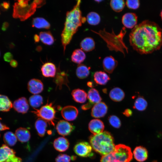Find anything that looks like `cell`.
<instances>
[{"label":"cell","mask_w":162,"mask_h":162,"mask_svg":"<svg viewBox=\"0 0 162 162\" xmlns=\"http://www.w3.org/2000/svg\"><path fill=\"white\" fill-rule=\"evenodd\" d=\"M129 38L134 50L141 54H150L162 46V29L156 23L145 20L132 29Z\"/></svg>","instance_id":"cell-1"},{"label":"cell","mask_w":162,"mask_h":162,"mask_svg":"<svg viewBox=\"0 0 162 162\" xmlns=\"http://www.w3.org/2000/svg\"><path fill=\"white\" fill-rule=\"evenodd\" d=\"M81 3V0L77 1L73 8L66 13L64 27L61 34V41L64 52L79 27L86 21V18L82 16L80 7Z\"/></svg>","instance_id":"cell-2"},{"label":"cell","mask_w":162,"mask_h":162,"mask_svg":"<svg viewBox=\"0 0 162 162\" xmlns=\"http://www.w3.org/2000/svg\"><path fill=\"white\" fill-rule=\"evenodd\" d=\"M89 140L93 150L102 156L112 152L115 148L113 137L107 131L91 135Z\"/></svg>","instance_id":"cell-3"},{"label":"cell","mask_w":162,"mask_h":162,"mask_svg":"<svg viewBox=\"0 0 162 162\" xmlns=\"http://www.w3.org/2000/svg\"><path fill=\"white\" fill-rule=\"evenodd\" d=\"M132 158L130 148L124 145L120 144L115 146L112 152L103 156L100 162H130Z\"/></svg>","instance_id":"cell-4"},{"label":"cell","mask_w":162,"mask_h":162,"mask_svg":"<svg viewBox=\"0 0 162 162\" xmlns=\"http://www.w3.org/2000/svg\"><path fill=\"white\" fill-rule=\"evenodd\" d=\"M28 0H18L14 3L13 7V17L19 18L21 21L27 19L35 12L37 5L34 1L30 4Z\"/></svg>","instance_id":"cell-5"},{"label":"cell","mask_w":162,"mask_h":162,"mask_svg":"<svg viewBox=\"0 0 162 162\" xmlns=\"http://www.w3.org/2000/svg\"><path fill=\"white\" fill-rule=\"evenodd\" d=\"M32 112L40 118L54 126V121L55 118L56 110L52 103H47L40 109H34Z\"/></svg>","instance_id":"cell-6"},{"label":"cell","mask_w":162,"mask_h":162,"mask_svg":"<svg viewBox=\"0 0 162 162\" xmlns=\"http://www.w3.org/2000/svg\"><path fill=\"white\" fill-rule=\"evenodd\" d=\"M16 152L6 144L0 147V162H22V159L15 155Z\"/></svg>","instance_id":"cell-7"},{"label":"cell","mask_w":162,"mask_h":162,"mask_svg":"<svg viewBox=\"0 0 162 162\" xmlns=\"http://www.w3.org/2000/svg\"><path fill=\"white\" fill-rule=\"evenodd\" d=\"M74 150L77 155L81 157H91L94 155L92 146L86 142H77L74 146Z\"/></svg>","instance_id":"cell-8"},{"label":"cell","mask_w":162,"mask_h":162,"mask_svg":"<svg viewBox=\"0 0 162 162\" xmlns=\"http://www.w3.org/2000/svg\"><path fill=\"white\" fill-rule=\"evenodd\" d=\"M75 128L73 125L64 120H61L58 122L56 126V129L58 133L62 136H66L70 134Z\"/></svg>","instance_id":"cell-9"},{"label":"cell","mask_w":162,"mask_h":162,"mask_svg":"<svg viewBox=\"0 0 162 162\" xmlns=\"http://www.w3.org/2000/svg\"><path fill=\"white\" fill-rule=\"evenodd\" d=\"M61 115L65 120L72 121L77 118L78 111L77 108L73 106H67L64 107L61 110Z\"/></svg>","instance_id":"cell-10"},{"label":"cell","mask_w":162,"mask_h":162,"mask_svg":"<svg viewBox=\"0 0 162 162\" xmlns=\"http://www.w3.org/2000/svg\"><path fill=\"white\" fill-rule=\"evenodd\" d=\"M108 107L104 102H100L94 104L92 108L91 115L92 117L97 118L104 117L107 113Z\"/></svg>","instance_id":"cell-11"},{"label":"cell","mask_w":162,"mask_h":162,"mask_svg":"<svg viewBox=\"0 0 162 162\" xmlns=\"http://www.w3.org/2000/svg\"><path fill=\"white\" fill-rule=\"evenodd\" d=\"M13 106L15 111L22 114L26 113L29 108L28 102L24 97L20 98L15 100L13 104Z\"/></svg>","instance_id":"cell-12"},{"label":"cell","mask_w":162,"mask_h":162,"mask_svg":"<svg viewBox=\"0 0 162 162\" xmlns=\"http://www.w3.org/2000/svg\"><path fill=\"white\" fill-rule=\"evenodd\" d=\"M122 20L123 25L125 27L133 28L137 25V16L135 13H127L123 16Z\"/></svg>","instance_id":"cell-13"},{"label":"cell","mask_w":162,"mask_h":162,"mask_svg":"<svg viewBox=\"0 0 162 162\" xmlns=\"http://www.w3.org/2000/svg\"><path fill=\"white\" fill-rule=\"evenodd\" d=\"M28 89L31 93L37 94L40 93L44 89V85L40 80L36 79L30 80L28 83Z\"/></svg>","instance_id":"cell-14"},{"label":"cell","mask_w":162,"mask_h":162,"mask_svg":"<svg viewBox=\"0 0 162 162\" xmlns=\"http://www.w3.org/2000/svg\"><path fill=\"white\" fill-rule=\"evenodd\" d=\"M53 82L56 84V87L58 88L59 89L62 88L63 85L68 87V84L69 81L67 74L64 71H61L58 68L54 77Z\"/></svg>","instance_id":"cell-15"},{"label":"cell","mask_w":162,"mask_h":162,"mask_svg":"<svg viewBox=\"0 0 162 162\" xmlns=\"http://www.w3.org/2000/svg\"><path fill=\"white\" fill-rule=\"evenodd\" d=\"M104 128L103 122L99 119H92L88 124V129L94 135L103 132Z\"/></svg>","instance_id":"cell-16"},{"label":"cell","mask_w":162,"mask_h":162,"mask_svg":"<svg viewBox=\"0 0 162 162\" xmlns=\"http://www.w3.org/2000/svg\"><path fill=\"white\" fill-rule=\"evenodd\" d=\"M117 61L112 56L105 57L103 61V66L104 70L109 73H112L117 67Z\"/></svg>","instance_id":"cell-17"},{"label":"cell","mask_w":162,"mask_h":162,"mask_svg":"<svg viewBox=\"0 0 162 162\" xmlns=\"http://www.w3.org/2000/svg\"><path fill=\"white\" fill-rule=\"evenodd\" d=\"M41 70L42 75L46 77H54L56 73L55 65L52 63L47 62L42 66Z\"/></svg>","instance_id":"cell-18"},{"label":"cell","mask_w":162,"mask_h":162,"mask_svg":"<svg viewBox=\"0 0 162 162\" xmlns=\"http://www.w3.org/2000/svg\"><path fill=\"white\" fill-rule=\"evenodd\" d=\"M68 140L63 137H58L55 139L53 143V146L56 150L61 152L67 150L69 146Z\"/></svg>","instance_id":"cell-19"},{"label":"cell","mask_w":162,"mask_h":162,"mask_svg":"<svg viewBox=\"0 0 162 162\" xmlns=\"http://www.w3.org/2000/svg\"><path fill=\"white\" fill-rule=\"evenodd\" d=\"M135 159L139 162L146 160L148 156V151L146 148L140 146L136 147L133 151Z\"/></svg>","instance_id":"cell-20"},{"label":"cell","mask_w":162,"mask_h":162,"mask_svg":"<svg viewBox=\"0 0 162 162\" xmlns=\"http://www.w3.org/2000/svg\"><path fill=\"white\" fill-rule=\"evenodd\" d=\"M15 134L19 141L22 142H26L29 141L31 134L29 131L24 128H20L15 131Z\"/></svg>","instance_id":"cell-21"},{"label":"cell","mask_w":162,"mask_h":162,"mask_svg":"<svg viewBox=\"0 0 162 162\" xmlns=\"http://www.w3.org/2000/svg\"><path fill=\"white\" fill-rule=\"evenodd\" d=\"M71 95L74 100L76 102L80 103H84L87 99V95L83 90L77 88L73 90Z\"/></svg>","instance_id":"cell-22"},{"label":"cell","mask_w":162,"mask_h":162,"mask_svg":"<svg viewBox=\"0 0 162 162\" xmlns=\"http://www.w3.org/2000/svg\"><path fill=\"white\" fill-rule=\"evenodd\" d=\"M94 82L100 85H105L110 80L109 76L106 73L102 71H97L93 75Z\"/></svg>","instance_id":"cell-23"},{"label":"cell","mask_w":162,"mask_h":162,"mask_svg":"<svg viewBox=\"0 0 162 162\" xmlns=\"http://www.w3.org/2000/svg\"><path fill=\"white\" fill-rule=\"evenodd\" d=\"M81 49L86 52H89L94 50L95 48V43L91 37H86L83 39L80 43Z\"/></svg>","instance_id":"cell-24"},{"label":"cell","mask_w":162,"mask_h":162,"mask_svg":"<svg viewBox=\"0 0 162 162\" xmlns=\"http://www.w3.org/2000/svg\"><path fill=\"white\" fill-rule=\"evenodd\" d=\"M111 99L115 102H119L122 100L125 97L123 91L118 87H115L111 90L109 93Z\"/></svg>","instance_id":"cell-25"},{"label":"cell","mask_w":162,"mask_h":162,"mask_svg":"<svg viewBox=\"0 0 162 162\" xmlns=\"http://www.w3.org/2000/svg\"><path fill=\"white\" fill-rule=\"evenodd\" d=\"M13 107V104L8 97L0 94V111H9Z\"/></svg>","instance_id":"cell-26"},{"label":"cell","mask_w":162,"mask_h":162,"mask_svg":"<svg viewBox=\"0 0 162 162\" xmlns=\"http://www.w3.org/2000/svg\"><path fill=\"white\" fill-rule=\"evenodd\" d=\"M86 58V55L84 51L79 49L74 50L71 56V61L73 62L79 64L82 62Z\"/></svg>","instance_id":"cell-27"},{"label":"cell","mask_w":162,"mask_h":162,"mask_svg":"<svg viewBox=\"0 0 162 162\" xmlns=\"http://www.w3.org/2000/svg\"><path fill=\"white\" fill-rule=\"evenodd\" d=\"M35 127L38 135L40 137H43L45 135L47 127V122L39 118L35 122Z\"/></svg>","instance_id":"cell-28"},{"label":"cell","mask_w":162,"mask_h":162,"mask_svg":"<svg viewBox=\"0 0 162 162\" xmlns=\"http://www.w3.org/2000/svg\"><path fill=\"white\" fill-rule=\"evenodd\" d=\"M90 69V67H88L83 64H79L76 70L77 77L80 79L86 78L89 74Z\"/></svg>","instance_id":"cell-29"},{"label":"cell","mask_w":162,"mask_h":162,"mask_svg":"<svg viewBox=\"0 0 162 162\" xmlns=\"http://www.w3.org/2000/svg\"><path fill=\"white\" fill-rule=\"evenodd\" d=\"M32 26L38 28L49 29L50 23L45 19L41 17L34 18L32 21Z\"/></svg>","instance_id":"cell-30"},{"label":"cell","mask_w":162,"mask_h":162,"mask_svg":"<svg viewBox=\"0 0 162 162\" xmlns=\"http://www.w3.org/2000/svg\"><path fill=\"white\" fill-rule=\"evenodd\" d=\"M87 98L89 102L93 104L99 103L102 100L98 91L94 88H92L89 90L87 94Z\"/></svg>","instance_id":"cell-31"},{"label":"cell","mask_w":162,"mask_h":162,"mask_svg":"<svg viewBox=\"0 0 162 162\" xmlns=\"http://www.w3.org/2000/svg\"><path fill=\"white\" fill-rule=\"evenodd\" d=\"M39 36L41 41L46 45H50L54 42V38L49 31L41 32Z\"/></svg>","instance_id":"cell-32"},{"label":"cell","mask_w":162,"mask_h":162,"mask_svg":"<svg viewBox=\"0 0 162 162\" xmlns=\"http://www.w3.org/2000/svg\"><path fill=\"white\" fill-rule=\"evenodd\" d=\"M3 140L6 145L12 146L16 144L17 138L15 134L12 132L9 131L4 134Z\"/></svg>","instance_id":"cell-33"},{"label":"cell","mask_w":162,"mask_h":162,"mask_svg":"<svg viewBox=\"0 0 162 162\" xmlns=\"http://www.w3.org/2000/svg\"><path fill=\"white\" fill-rule=\"evenodd\" d=\"M86 19L89 24L93 26L98 24L100 21V15L95 12H91L88 13L87 15Z\"/></svg>","instance_id":"cell-34"},{"label":"cell","mask_w":162,"mask_h":162,"mask_svg":"<svg viewBox=\"0 0 162 162\" xmlns=\"http://www.w3.org/2000/svg\"><path fill=\"white\" fill-rule=\"evenodd\" d=\"M29 102L31 106L34 109L39 107L43 104V98L40 95L34 94L29 98Z\"/></svg>","instance_id":"cell-35"},{"label":"cell","mask_w":162,"mask_h":162,"mask_svg":"<svg viewBox=\"0 0 162 162\" xmlns=\"http://www.w3.org/2000/svg\"><path fill=\"white\" fill-rule=\"evenodd\" d=\"M112 9L115 12H119L122 11L124 8L125 3L123 0H112L110 2Z\"/></svg>","instance_id":"cell-36"},{"label":"cell","mask_w":162,"mask_h":162,"mask_svg":"<svg viewBox=\"0 0 162 162\" xmlns=\"http://www.w3.org/2000/svg\"><path fill=\"white\" fill-rule=\"evenodd\" d=\"M147 104V102L144 98L139 97L136 100L133 107L138 110L142 111L146 109Z\"/></svg>","instance_id":"cell-37"},{"label":"cell","mask_w":162,"mask_h":162,"mask_svg":"<svg viewBox=\"0 0 162 162\" xmlns=\"http://www.w3.org/2000/svg\"><path fill=\"white\" fill-rule=\"evenodd\" d=\"M76 157L74 156H70L65 154H59L56 158V162H70L71 160H74Z\"/></svg>","instance_id":"cell-38"},{"label":"cell","mask_w":162,"mask_h":162,"mask_svg":"<svg viewBox=\"0 0 162 162\" xmlns=\"http://www.w3.org/2000/svg\"><path fill=\"white\" fill-rule=\"evenodd\" d=\"M110 124L113 127L119 128L121 126V122L119 118L115 115L110 116L108 118Z\"/></svg>","instance_id":"cell-39"},{"label":"cell","mask_w":162,"mask_h":162,"mask_svg":"<svg viewBox=\"0 0 162 162\" xmlns=\"http://www.w3.org/2000/svg\"><path fill=\"white\" fill-rule=\"evenodd\" d=\"M126 4L129 8L136 10L139 7L140 3L138 0H128L126 1Z\"/></svg>","instance_id":"cell-40"},{"label":"cell","mask_w":162,"mask_h":162,"mask_svg":"<svg viewBox=\"0 0 162 162\" xmlns=\"http://www.w3.org/2000/svg\"><path fill=\"white\" fill-rule=\"evenodd\" d=\"M13 56L11 53L8 52L5 53L3 56V58L5 62H10L13 60Z\"/></svg>","instance_id":"cell-41"},{"label":"cell","mask_w":162,"mask_h":162,"mask_svg":"<svg viewBox=\"0 0 162 162\" xmlns=\"http://www.w3.org/2000/svg\"><path fill=\"white\" fill-rule=\"evenodd\" d=\"M10 5L8 2H4L0 4V8L3 11H6L9 8Z\"/></svg>","instance_id":"cell-42"},{"label":"cell","mask_w":162,"mask_h":162,"mask_svg":"<svg viewBox=\"0 0 162 162\" xmlns=\"http://www.w3.org/2000/svg\"><path fill=\"white\" fill-rule=\"evenodd\" d=\"M93 105L94 104L89 102L82 105L81 108L83 110H86L92 108Z\"/></svg>","instance_id":"cell-43"},{"label":"cell","mask_w":162,"mask_h":162,"mask_svg":"<svg viewBox=\"0 0 162 162\" xmlns=\"http://www.w3.org/2000/svg\"><path fill=\"white\" fill-rule=\"evenodd\" d=\"M9 128L2 122V119L0 117V132L1 131L9 129Z\"/></svg>","instance_id":"cell-44"},{"label":"cell","mask_w":162,"mask_h":162,"mask_svg":"<svg viewBox=\"0 0 162 162\" xmlns=\"http://www.w3.org/2000/svg\"><path fill=\"white\" fill-rule=\"evenodd\" d=\"M123 114L125 116L128 117L132 115V112L131 110L127 109L123 112Z\"/></svg>","instance_id":"cell-45"},{"label":"cell","mask_w":162,"mask_h":162,"mask_svg":"<svg viewBox=\"0 0 162 162\" xmlns=\"http://www.w3.org/2000/svg\"><path fill=\"white\" fill-rule=\"evenodd\" d=\"M10 65L13 68H16L18 65V62L14 59L12 60L10 62Z\"/></svg>","instance_id":"cell-46"},{"label":"cell","mask_w":162,"mask_h":162,"mask_svg":"<svg viewBox=\"0 0 162 162\" xmlns=\"http://www.w3.org/2000/svg\"><path fill=\"white\" fill-rule=\"evenodd\" d=\"M87 84L88 86L92 88L97 86L96 83L95 82L92 81L88 82Z\"/></svg>","instance_id":"cell-47"},{"label":"cell","mask_w":162,"mask_h":162,"mask_svg":"<svg viewBox=\"0 0 162 162\" xmlns=\"http://www.w3.org/2000/svg\"><path fill=\"white\" fill-rule=\"evenodd\" d=\"M8 26V23L6 22H4L2 25V29L4 31H5Z\"/></svg>","instance_id":"cell-48"},{"label":"cell","mask_w":162,"mask_h":162,"mask_svg":"<svg viewBox=\"0 0 162 162\" xmlns=\"http://www.w3.org/2000/svg\"><path fill=\"white\" fill-rule=\"evenodd\" d=\"M34 39L35 42H38L40 40L39 36L37 34H35L34 36Z\"/></svg>","instance_id":"cell-49"},{"label":"cell","mask_w":162,"mask_h":162,"mask_svg":"<svg viewBox=\"0 0 162 162\" xmlns=\"http://www.w3.org/2000/svg\"><path fill=\"white\" fill-rule=\"evenodd\" d=\"M160 16L162 20V10H161L160 13Z\"/></svg>","instance_id":"cell-50"},{"label":"cell","mask_w":162,"mask_h":162,"mask_svg":"<svg viewBox=\"0 0 162 162\" xmlns=\"http://www.w3.org/2000/svg\"><path fill=\"white\" fill-rule=\"evenodd\" d=\"M153 162H157L156 161H154Z\"/></svg>","instance_id":"cell-51"},{"label":"cell","mask_w":162,"mask_h":162,"mask_svg":"<svg viewBox=\"0 0 162 162\" xmlns=\"http://www.w3.org/2000/svg\"></svg>","instance_id":"cell-52"},{"label":"cell","mask_w":162,"mask_h":162,"mask_svg":"<svg viewBox=\"0 0 162 162\" xmlns=\"http://www.w3.org/2000/svg\"></svg>","instance_id":"cell-53"}]
</instances>
